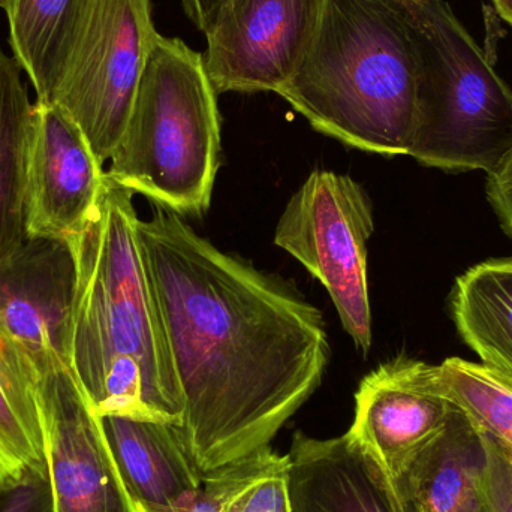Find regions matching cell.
Segmentation results:
<instances>
[{
  "mask_svg": "<svg viewBox=\"0 0 512 512\" xmlns=\"http://www.w3.org/2000/svg\"><path fill=\"white\" fill-rule=\"evenodd\" d=\"M507 454H508V453H507ZM508 456H510V459H511V462H512V456H511V454H508Z\"/></svg>",
  "mask_w": 512,
  "mask_h": 512,
  "instance_id": "cell-29",
  "label": "cell"
},
{
  "mask_svg": "<svg viewBox=\"0 0 512 512\" xmlns=\"http://www.w3.org/2000/svg\"><path fill=\"white\" fill-rule=\"evenodd\" d=\"M405 3L421 57L409 156L445 173H493L512 150V90L447 2Z\"/></svg>",
  "mask_w": 512,
  "mask_h": 512,
  "instance_id": "cell-5",
  "label": "cell"
},
{
  "mask_svg": "<svg viewBox=\"0 0 512 512\" xmlns=\"http://www.w3.org/2000/svg\"><path fill=\"white\" fill-rule=\"evenodd\" d=\"M289 454L270 447L203 475V487L221 512H291Z\"/></svg>",
  "mask_w": 512,
  "mask_h": 512,
  "instance_id": "cell-21",
  "label": "cell"
},
{
  "mask_svg": "<svg viewBox=\"0 0 512 512\" xmlns=\"http://www.w3.org/2000/svg\"><path fill=\"white\" fill-rule=\"evenodd\" d=\"M89 5L90 0H2L14 59L35 87L36 101L50 102Z\"/></svg>",
  "mask_w": 512,
  "mask_h": 512,
  "instance_id": "cell-16",
  "label": "cell"
},
{
  "mask_svg": "<svg viewBox=\"0 0 512 512\" xmlns=\"http://www.w3.org/2000/svg\"><path fill=\"white\" fill-rule=\"evenodd\" d=\"M0 495H2V492H0Z\"/></svg>",
  "mask_w": 512,
  "mask_h": 512,
  "instance_id": "cell-30",
  "label": "cell"
},
{
  "mask_svg": "<svg viewBox=\"0 0 512 512\" xmlns=\"http://www.w3.org/2000/svg\"><path fill=\"white\" fill-rule=\"evenodd\" d=\"M21 66L0 48V259L23 245L27 231V164L33 105Z\"/></svg>",
  "mask_w": 512,
  "mask_h": 512,
  "instance_id": "cell-18",
  "label": "cell"
},
{
  "mask_svg": "<svg viewBox=\"0 0 512 512\" xmlns=\"http://www.w3.org/2000/svg\"><path fill=\"white\" fill-rule=\"evenodd\" d=\"M0 512H51L47 475H35L0 495Z\"/></svg>",
  "mask_w": 512,
  "mask_h": 512,
  "instance_id": "cell-23",
  "label": "cell"
},
{
  "mask_svg": "<svg viewBox=\"0 0 512 512\" xmlns=\"http://www.w3.org/2000/svg\"><path fill=\"white\" fill-rule=\"evenodd\" d=\"M126 489L143 512H179L203 486L176 426L125 417L101 418Z\"/></svg>",
  "mask_w": 512,
  "mask_h": 512,
  "instance_id": "cell-14",
  "label": "cell"
},
{
  "mask_svg": "<svg viewBox=\"0 0 512 512\" xmlns=\"http://www.w3.org/2000/svg\"><path fill=\"white\" fill-rule=\"evenodd\" d=\"M216 95L203 53L159 36L108 179L177 215L206 213L221 153Z\"/></svg>",
  "mask_w": 512,
  "mask_h": 512,
  "instance_id": "cell-4",
  "label": "cell"
},
{
  "mask_svg": "<svg viewBox=\"0 0 512 512\" xmlns=\"http://www.w3.org/2000/svg\"><path fill=\"white\" fill-rule=\"evenodd\" d=\"M451 312L481 363L512 376V256L487 259L457 277Z\"/></svg>",
  "mask_w": 512,
  "mask_h": 512,
  "instance_id": "cell-17",
  "label": "cell"
},
{
  "mask_svg": "<svg viewBox=\"0 0 512 512\" xmlns=\"http://www.w3.org/2000/svg\"><path fill=\"white\" fill-rule=\"evenodd\" d=\"M496 11L512 27V0H492Z\"/></svg>",
  "mask_w": 512,
  "mask_h": 512,
  "instance_id": "cell-27",
  "label": "cell"
},
{
  "mask_svg": "<svg viewBox=\"0 0 512 512\" xmlns=\"http://www.w3.org/2000/svg\"><path fill=\"white\" fill-rule=\"evenodd\" d=\"M51 512H143L129 495L102 427L69 367L35 379Z\"/></svg>",
  "mask_w": 512,
  "mask_h": 512,
  "instance_id": "cell-8",
  "label": "cell"
},
{
  "mask_svg": "<svg viewBox=\"0 0 512 512\" xmlns=\"http://www.w3.org/2000/svg\"><path fill=\"white\" fill-rule=\"evenodd\" d=\"M487 200L512 239V150L493 173L487 174Z\"/></svg>",
  "mask_w": 512,
  "mask_h": 512,
  "instance_id": "cell-24",
  "label": "cell"
},
{
  "mask_svg": "<svg viewBox=\"0 0 512 512\" xmlns=\"http://www.w3.org/2000/svg\"><path fill=\"white\" fill-rule=\"evenodd\" d=\"M35 373L0 334V492L47 475Z\"/></svg>",
  "mask_w": 512,
  "mask_h": 512,
  "instance_id": "cell-19",
  "label": "cell"
},
{
  "mask_svg": "<svg viewBox=\"0 0 512 512\" xmlns=\"http://www.w3.org/2000/svg\"><path fill=\"white\" fill-rule=\"evenodd\" d=\"M138 246L183 402L177 436L201 475L270 442L321 384V312L156 206Z\"/></svg>",
  "mask_w": 512,
  "mask_h": 512,
  "instance_id": "cell-1",
  "label": "cell"
},
{
  "mask_svg": "<svg viewBox=\"0 0 512 512\" xmlns=\"http://www.w3.org/2000/svg\"><path fill=\"white\" fill-rule=\"evenodd\" d=\"M325 0H227L204 35L207 74L218 93L274 92L303 62Z\"/></svg>",
  "mask_w": 512,
  "mask_h": 512,
  "instance_id": "cell-9",
  "label": "cell"
},
{
  "mask_svg": "<svg viewBox=\"0 0 512 512\" xmlns=\"http://www.w3.org/2000/svg\"><path fill=\"white\" fill-rule=\"evenodd\" d=\"M486 511L512 512V462L507 451L492 439L486 472Z\"/></svg>",
  "mask_w": 512,
  "mask_h": 512,
  "instance_id": "cell-22",
  "label": "cell"
},
{
  "mask_svg": "<svg viewBox=\"0 0 512 512\" xmlns=\"http://www.w3.org/2000/svg\"><path fill=\"white\" fill-rule=\"evenodd\" d=\"M0 9H2V0H0Z\"/></svg>",
  "mask_w": 512,
  "mask_h": 512,
  "instance_id": "cell-28",
  "label": "cell"
},
{
  "mask_svg": "<svg viewBox=\"0 0 512 512\" xmlns=\"http://www.w3.org/2000/svg\"><path fill=\"white\" fill-rule=\"evenodd\" d=\"M189 20L201 32L206 33L215 23L219 11L227 0H182Z\"/></svg>",
  "mask_w": 512,
  "mask_h": 512,
  "instance_id": "cell-25",
  "label": "cell"
},
{
  "mask_svg": "<svg viewBox=\"0 0 512 512\" xmlns=\"http://www.w3.org/2000/svg\"><path fill=\"white\" fill-rule=\"evenodd\" d=\"M132 197L105 174L95 212L69 240L77 261L71 370L99 418L179 427L182 396L147 282Z\"/></svg>",
  "mask_w": 512,
  "mask_h": 512,
  "instance_id": "cell-2",
  "label": "cell"
},
{
  "mask_svg": "<svg viewBox=\"0 0 512 512\" xmlns=\"http://www.w3.org/2000/svg\"><path fill=\"white\" fill-rule=\"evenodd\" d=\"M159 36L152 0H90L50 104L81 129L102 165L122 140Z\"/></svg>",
  "mask_w": 512,
  "mask_h": 512,
  "instance_id": "cell-6",
  "label": "cell"
},
{
  "mask_svg": "<svg viewBox=\"0 0 512 512\" xmlns=\"http://www.w3.org/2000/svg\"><path fill=\"white\" fill-rule=\"evenodd\" d=\"M421 57L405 0H325L312 44L279 90L315 131L378 155H409Z\"/></svg>",
  "mask_w": 512,
  "mask_h": 512,
  "instance_id": "cell-3",
  "label": "cell"
},
{
  "mask_svg": "<svg viewBox=\"0 0 512 512\" xmlns=\"http://www.w3.org/2000/svg\"><path fill=\"white\" fill-rule=\"evenodd\" d=\"M435 364L394 358L364 376L348 430L369 448L396 483L447 430L456 408L436 391Z\"/></svg>",
  "mask_w": 512,
  "mask_h": 512,
  "instance_id": "cell-11",
  "label": "cell"
},
{
  "mask_svg": "<svg viewBox=\"0 0 512 512\" xmlns=\"http://www.w3.org/2000/svg\"><path fill=\"white\" fill-rule=\"evenodd\" d=\"M104 185V165L81 129L56 105L36 101L27 164L29 236L74 239L95 212Z\"/></svg>",
  "mask_w": 512,
  "mask_h": 512,
  "instance_id": "cell-12",
  "label": "cell"
},
{
  "mask_svg": "<svg viewBox=\"0 0 512 512\" xmlns=\"http://www.w3.org/2000/svg\"><path fill=\"white\" fill-rule=\"evenodd\" d=\"M375 231L373 207L352 177L313 171L280 216L274 243L324 285L346 333L367 355L372 310L367 242Z\"/></svg>",
  "mask_w": 512,
  "mask_h": 512,
  "instance_id": "cell-7",
  "label": "cell"
},
{
  "mask_svg": "<svg viewBox=\"0 0 512 512\" xmlns=\"http://www.w3.org/2000/svg\"><path fill=\"white\" fill-rule=\"evenodd\" d=\"M179 512H221L219 511L218 502L212 495L201 486L200 492L192 498V501L182 508Z\"/></svg>",
  "mask_w": 512,
  "mask_h": 512,
  "instance_id": "cell-26",
  "label": "cell"
},
{
  "mask_svg": "<svg viewBox=\"0 0 512 512\" xmlns=\"http://www.w3.org/2000/svg\"><path fill=\"white\" fill-rule=\"evenodd\" d=\"M489 439L462 412L394 483L403 512H487Z\"/></svg>",
  "mask_w": 512,
  "mask_h": 512,
  "instance_id": "cell-15",
  "label": "cell"
},
{
  "mask_svg": "<svg viewBox=\"0 0 512 512\" xmlns=\"http://www.w3.org/2000/svg\"><path fill=\"white\" fill-rule=\"evenodd\" d=\"M289 459L291 512H403L382 463L349 432L333 439L297 432Z\"/></svg>",
  "mask_w": 512,
  "mask_h": 512,
  "instance_id": "cell-13",
  "label": "cell"
},
{
  "mask_svg": "<svg viewBox=\"0 0 512 512\" xmlns=\"http://www.w3.org/2000/svg\"><path fill=\"white\" fill-rule=\"evenodd\" d=\"M77 261L69 240L27 237L0 259V334L36 378L71 369Z\"/></svg>",
  "mask_w": 512,
  "mask_h": 512,
  "instance_id": "cell-10",
  "label": "cell"
},
{
  "mask_svg": "<svg viewBox=\"0 0 512 512\" xmlns=\"http://www.w3.org/2000/svg\"><path fill=\"white\" fill-rule=\"evenodd\" d=\"M436 391L512 456V376L459 357L435 366Z\"/></svg>",
  "mask_w": 512,
  "mask_h": 512,
  "instance_id": "cell-20",
  "label": "cell"
}]
</instances>
